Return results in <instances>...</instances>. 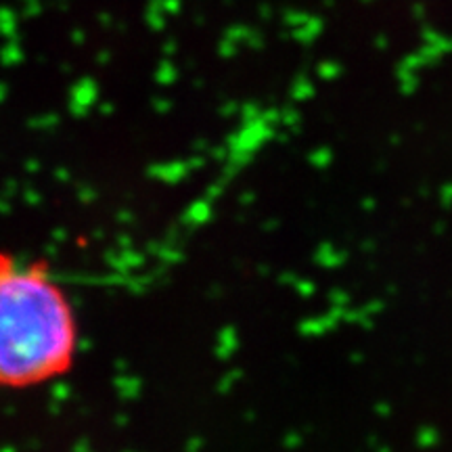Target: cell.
I'll return each instance as SVG.
<instances>
[{"mask_svg":"<svg viewBox=\"0 0 452 452\" xmlns=\"http://www.w3.org/2000/svg\"><path fill=\"white\" fill-rule=\"evenodd\" d=\"M78 352V314L51 264L0 251V389L53 383Z\"/></svg>","mask_w":452,"mask_h":452,"instance_id":"1","label":"cell"}]
</instances>
